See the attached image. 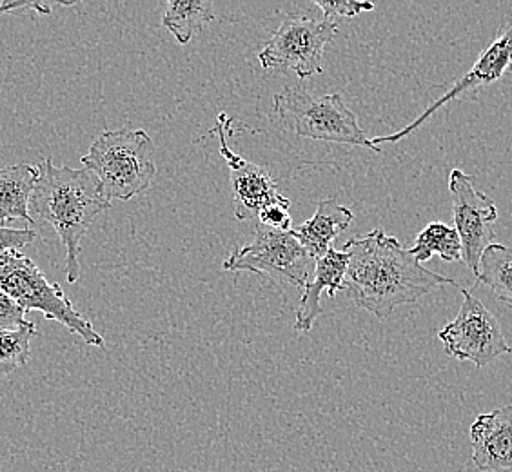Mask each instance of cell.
<instances>
[{
    "mask_svg": "<svg viewBox=\"0 0 512 472\" xmlns=\"http://www.w3.org/2000/svg\"><path fill=\"white\" fill-rule=\"evenodd\" d=\"M344 251L349 253V264L342 291L380 320H387L400 305L418 302L436 287L456 286L453 278L420 264L411 249L384 229L351 238Z\"/></svg>",
    "mask_w": 512,
    "mask_h": 472,
    "instance_id": "obj_1",
    "label": "cell"
},
{
    "mask_svg": "<svg viewBox=\"0 0 512 472\" xmlns=\"http://www.w3.org/2000/svg\"><path fill=\"white\" fill-rule=\"evenodd\" d=\"M109 207L111 202L91 171L55 166L53 158H42L28 211L33 224H50L59 233L69 284L79 280L82 238Z\"/></svg>",
    "mask_w": 512,
    "mask_h": 472,
    "instance_id": "obj_2",
    "label": "cell"
},
{
    "mask_svg": "<svg viewBox=\"0 0 512 472\" xmlns=\"http://www.w3.org/2000/svg\"><path fill=\"white\" fill-rule=\"evenodd\" d=\"M80 162L99 178L109 202L146 193L157 177L153 140L144 129L104 131Z\"/></svg>",
    "mask_w": 512,
    "mask_h": 472,
    "instance_id": "obj_3",
    "label": "cell"
},
{
    "mask_svg": "<svg viewBox=\"0 0 512 472\" xmlns=\"http://www.w3.org/2000/svg\"><path fill=\"white\" fill-rule=\"evenodd\" d=\"M273 113L284 128L298 137L360 146L382 153V149L373 146V140L367 138L358 124L356 113L347 108L344 97L338 93L318 97L307 93L304 88L289 86L276 93Z\"/></svg>",
    "mask_w": 512,
    "mask_h": 472,
    "instance_id": "obj_4",
    "label": "cell"
},
{
    "mask_svg": "<svg viewBox=\"0 0 512 472\" xmlns=\"http://www.w3.org/2000/svg\"><path fill=\"white\" fill-rule=\"evenodd\" d=\"M0 291L17 300L26 311H40L48 320L64 325L73 335H79L84 344L102 349L106 342L73 307L59 284H53L40 271L30 256L20 251L0 255Z\"/></svg>",
    "mask_w": 512,
    "mask_h": 472,
    "instance_id": "obj_5",
    "label": "cell"
},
{
    "mask_svg": "<svg viewBox=\"0 0 512 472\" xmlns=\"http://www.w3.org/2000/svg\"><path fill=\"white\" fill-rule=\"evenodd\" d=\"M338 35L333 20L289 13L260 51V66L273 73L293 71L300 79L324 73V50Z\"/></svg>",
    "mask_w": 512,
    "mask_h": 472,
    "instance_id": "obj_6",
    "label": "cell"
},
{
    "mask_svg": "<svg viewBox=\"0 0 512 472\" xmlns=\"http://www.w3.org/2000/svg\"><path fill=\"white\" fill-rule=\"evenodd\" d=\"M313 258L291 231L256 224L251 244L238 247L224 260V271L256 273L280 284L306 287Z\"/></svg>",
    "mask_w": 512,
    "mask_h": 472,
    "instance_id": "obj_7",
    "label": "cell"
},
{
    "mask_svg": "<svg viewBox=\"0 0 512 472\" xmlns=\"http://www.w3.org/2000/svg\"><path fill=\"white\" fill-rule=\"evenodd\" d=\"M462 295L458 315L438 333L447 356L482 369L503 354H511L498 318L469 289H462Z\"/></svg>",
    "mask_w": 512,
    "mask_h": 472,
    "instance_id": "obj_8",
    "label": "cell"
},
{
    "mask_svg": "<svg viewBox=\"0 0 512 472\" xmlns=\"http://www.w3.org/2000/svg\"><path fill=\"white\" fill-rule=\"evenodd\" d=\"M454 229L462 240L463 264L478 273L483 251L493 244L498 209L493 198L476 186V178L453 169L449 175Z\"/></svg>",
    "mask_w": 512,
    "mask_h": 472,
    "instance_id": "obj_9",
    "label": "cell"
},
{
    "mask_svg": "<svg viewBox=\"0 0 512 472\" xmlns=\"http://www.w3.org/2000/svg\"><path fill=\"white\" fill-rule=\"evenodd\" d=\"M231 124H233V118L227 117L226 113H218L217 126L213 131L220 142V155L226 158L227 168H229L235 217L238 220L258 218L260 211L271 204L291 206V200L280 195L275 180L266 168L240 157L227 146V135H229Z\"/></svg>",
    "mask_w": 512,
    "mask_h": 472,
    "instance_id": "obj_10",
    "label": "cell"
},
{
    "mask_svg": "<svg viewBox=\"0 0 512 472\" xmlns=\"http://www.w3.org/2000/svg\"><path fill=\"white\" fill-rule=\"evenodd\" d=\"M509 69H512V20L482 51V55L474 62L473 68L469 69L458 82H454L453 86L447 89L440 99L433 102L420 117L414 118L413 122L409 126H405L404 129L396 131L393 135L373 138V146L378 148L380 144H393L402 138L409 137L413 131L424 126L425 122L433 117L438 109L444 108L445 104L458 99L460 95L471 91V89L493 84L496 80L502 79Z\"/></svg>",
    "mask_w": 512,
    "mask_h": 472,
    "instance_id": "obj_11",
    "label": "cell"
},
{
    "mask_svg": "<svg viewBox=\"0 0 512 472\" xmlns=\"http://www.w3.org/2000/svg\"><path fill=\"white\" fill-rule=\"evenodd\" d=\"M473 463L480 472H512V404L480 414L471 425Z\"/></svg>",
    "mask_w": 512,
    "mask_h": 472,
    "instance_id": "obj_12",
    "label": "cell"
},
{
    "mask_svg": "<svg viewBox=\"0 0 512 472\" xmlns=\"http://www.w3.org/2000/svg\"><path fill=\"white\" fill-rule=\"evenodd\" d=\"M347 264H349V253L336 251V249H329L327 255L315 260V276L304 287V295L300 298L298 311H296V333L307 335L313 329L316 318L322 315L320 298L324 291L331 298L336 296L338 291H342Z\"/></svg>",
    "mask_w": 512,
    "mask_h": 472,
    "instance_id": "obj_13",
    "label": "cell"
},
{
    "mask_svg": "<svg viewBox=\"0 0 512 472\" xmlns=\"http://www.w3.org/2000/svg\"><path fill=\"white\" fill-rule=\"evenodd\" d=\"M353 211L338 204L335 198H325L316 204L313 217L304 224L293 227L291 233L296 240L306 247L313 260H318L333 249L336 236L353 224Z\"/></svg>",
    "mask_w": 512,
    "mask_h": 472,
    "instance_id": "obj_14",
    "label": "cell"
},
{
    "mask_svg": "<svg viewBox=\"0 0 512 472\" xmlns=\"http://www.w3.org/2000/svg\"><path fill=\"white\" fill-rule=\"evenodd\" d=\"M37 178L39 168L31 164L0 168V224L24 220L33 226L28 206Z\"/></svg>",
    "mask_w": 512,
    "mask_h": 472,
    "instance_id": "obj_15",
    "label": "cell"
},
{
    "mask_svg": "<svg viewBox=\"0 0 512 472\" xmlns=\"http://www.w3.org/2000/svg\"><path fill=\"white\" fill-rule=\"evenodd\" d=\"M215 19V6L209 0H169L162 26L186 46L211 20Z\"/></svg>",
    "mask_w": 512,
    "mask_h": 472,
    "instance_id": "obj_16",
    "label": "cell"
},
{
    "mask_svg": "<svg viewBox=\"0 0 512 472\" xmlns=\"http://www.w3.org/2000/svg\"><path fill=\"white\" fill-rule=\"evenodd\" d=\"M476 284L489 287L496 300L512 311V247L491 244L483 251Z\"/></svg>",
    "mask_w": 512,
    "mask_h": 472,
    "instance_id": "obj_17",
    "label": "cell"
},
{
    "mask_svg": "<svg viewBox=\"0 0 512 472\" xmlns=\"http://www.w3.org/2000/svg\"><path fill=\"white\" fill-rule=\"evenodd\" d=\"M411 253L420 264L431 260L434 255L440 256L444 262H463L462 240L458 231L444 222H431L424 227L416 236Z\"/></svg>",
    "mask_w": 512,
    "mask_h": 472,
    "instance_id": "obj_18",
    "label": "cell"
},
{
    "mask_svg": "<svg viewBox=\"0 0 512 472\" xmlns=\"http://www.w3.org/2000/svg\"><path fill=\"white\" fill-rule=\"evenodd\" d=\"M35 333L37 325L33 322L19 331H0V378L17 371L30 360V342Z\"/></svg>",
    "mask_w": 512,
    "mask_h": 472,
    "instance_id": "obj_19",
    "label": "cell"
},
{
    "mask_svg": "<svg viewBox=\"0 0 512 472\" xmlns=\"http://www.w3.org/2000/svg\"><path fill=\"white\" fill-rule=\"evenodd\" d=\"M315 4L322 10L327 20H331L333 17L353 19V17H358L362 11L375 10V4L365 2V0H315Z\"/></svg>",
    "mask_w": 512,
    "mask_h": 472,
    "instance_id": "obj_20",
    "label": "cell"
},
{
    "mask_svg": "<svg viewBox=\"0 0 512 472\" xmlns=\"http://www.w3.org/2000/svg\"><path fill=\"white\" fill-rule=\"evenodd\" d=\"M30 324L26 320V309L10 295L0 291V331H19Z\"/></svg>",
    "mask_w": 512,
    "mask_h": 472,
    "instance_id": "obj_21",
    "label": "cell"
},
{
    "mask_svg": "<svg viewBox=\"0 0 512 472\" xmlns=\"http://www.w3.org/2000/svg\"><path fill=\"white\" fill-rule=\"evenodd\" d=\"M37 238V233L26 227V229H11V227L0 226V255L8 251H20L22 247L28 246Z\"/></svg>",
    "mask_w": 512,
    "mask_h": 472,
    "instance_id": "obj_22",
    "label": "cell"
},
{
    "mask_svg": "<svg viewBox=\"0 0 512 472\" xmlns=\"http://www.w3.org/2000/svg\"><path fill=\"white\" fill-rule=\"evenodd\" d=\"M289 207L291 206H284V204H271V206L264 207L258 215V222L262 226L275 229V231H291L293 224H291Z\"/></svg>",
    "mask_w": 512,
    "mask_h": 472,
    "instance_id": "obj_23",
    "label": "cell"
},
{
    "mask_svg": "<svg viewBox=\"0 0 512 472\" xmlns=\"http://www.w3.org/2000/svg\"><path fill=\"white\" fill-rule=\"evenodd\" d=\"M51 2H19V0H0V15L17 13V11L31 10L39 11L40 15H51Z\"/></svg>",
    "mask_w": 512,
    "mask_h": 472,
    "instance_id": "obj_24",
    "label": "cell"
}]
</instances>
